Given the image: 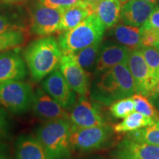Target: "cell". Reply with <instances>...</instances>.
<instances>
[{
	"mask_svg": "<svg viewBox=\"0 0 159 159\" xmlns=\"http://www.w3.org/2000/svg\"><path fill=\"white\" fill-rule=\"evenodd\" d=\"M90 89L91 99L110 106L119 99L135 94L134 82L127 63H119L97 75Z\"/></svg>",
	"mask_w": 159,
	"mask_h": 159,
	"instance_id": "obj_1",
	"label": "cell"
},
{
	"mask_svg": "<svg viewBox=\"0 0 159 159\" xmlns=\"http://www.w3.org/2000/svg\"><path fill=\"white\" fill-rule=\"evenodd\" d=\"M63 52L55 37L45 36L32 41L24 52L31 78L39 82L59 68Z\"/></svg>",
	"mask_w": 159,
	"mask_h": 159,
	"instance_id": "obj_2",
	"label": "cell"
},
{
	"mask_svg": "<svg viewBox=\"0 0 159 159\" xmlns=\"http://www.w3.org/2000/svg\"><path fill=\"white\" fill-rule=\"evenodd\" d=\"M71 124L69 119L47 121L35 130L49 159H71L72 148L70 136Z\"/></svg>",
	"mask_w": 159,
	"mask_h": 159,
	"instance_id": "obj_3",
	"label": "cell"
},
{
	"mask_svg": "<svg viewBox=\"0 0 159 159\" xmlns=\"http://www.w3.org/2000/svg\"><path fill=\"white\" fill-rule=\"evenodd\" d=\"M105 29L96 13H93L77 27L61 33L57 41L63 53H75L102 41Z\"/></svg>",
	"mask_w": 159,
	"mask_h": 159,
	"instance_id": "obj_4",
	"label": "cell"
},
{
	"mask_svg": "<svg viewBox=\"0 0 159 159\" xmlns=\"http://www.w3.org/2000/svg\"><path fill=\"white\" fill-rule=\"evenodd\" d=\"M114 132V128L107 124L89 128H77L71 125V148L80 152L99 150L111 142Z\"/></svg>",
	"mask_w": 159,
	"mask_h": 159,
	"instance_id": "obj_5",
	"label": "cell"
},
{
	"mask_svg": "<svg viewBox=\"0 0 159 159\" xmlns=\"http://www.w3.org/2000/svg\"><path fill=\"white\" fill-rule=\"evenodd\" d=\"M34 91L28 83L19 81L0 83V105L13 114H23L32 107Z\"/></svg>",
	"mask_w": 159,
	"mask_h": 159,
	"instance_id": "obj_6",
	"label": "cell"
},
{
	"mask_svg": "<svg viewBox=\"0 0 159 159\" xmlns=\"http://www.w3.org/2000/svg\"><path fill=\"white\" fill-rule=\"evenodd\" d=\"M30 31L38 36H49L59 32L62 11L51 8L34 0L29 8Z\"/></svg>",
	"mask_w": 159,
	"mask_h": 159,
	"instance_id": "obj_7",
	"label": "cell"
},
{
	"mask_svg": "<svg viewBox=\"0 0 159 159\" xmlns=\"http://www.w3.org/2000/svg\"><path fill=\"white\" fill-rule=\"evenodd\" d=\"M127 64L134 79L136 93L148 98L158 80L151 75L140 49L130 51Z\"/></svg>",
	"mask_w": 159,
	"mask_h": 159,
	"instance_id": "obj_8",
	"label": "cell"
},
{
	"mask_svg": "<svg viewBox=\"0 0 159 159\" xmlns=\"http://www.w3.org/2000/svg\"><path fill=\"white\" fill-rule=\"evenodd\" d=\"M59 70L76 94L87 97L90 91L89 72L79 64L73 53H63Z\"/></svg>",
	"mask_w": 159,
	"mask_h": 159,
	"instance_id": "obj_9",
	"label": "cell"
},
{
	"mask_svg": "<svg viewBox=\"0 0 159 159\" xmlns=\"http://www.w3.org/2000/svg\"><path fill=\"white\" fill-rule=\"evenodd\" d=\"M41 85L45 92L66 110L72 108L77 102L76 92L58 69L46 77Z\"/></svg>",
	"mask_w": 159,
	"mask_h": 159,
	"instance_id": "obj_10",
	"label": "cell"
},
{
	"mask_svg": "<svg viewBox=\"0 0 159 159\" xmlns=\"http://www.w3.org/2000/svg\"><path fill=\"white\" fill-rule=\"evenodd\" d=\"M69 114L71 125L77 128H89L107 124L98 105L90 102L86 97L80 96Z\"/></svg>",
	"mask_w": 159,
	"mask_h": 159,
	"instance_id": "obj_11",
	"label": "cell"
},
{
	"mask_svg": "<svg viewBox=\"0 0 159 159\" xmlns=\"http://www.w3.org/2000/svg\"><path fill=\"white\" fill-rule=\"evenodd\" d=\"M32 110L35 116L47 121L56 119H69V114L54 99L43 90L37 88L33 94Z\"/></svg>",
	"mask_w": 159,
	"mask_h": 159,
	"instance_id": "obj_12",
	"label": "cell"
},
{
	"mask_svg": "<svg viewBox=\"0 0 159 159\" xmlns=\"http://www.w3.org/2000/svg\"><path fill=\"white\" fill-rule=\"evenodd\" d=\"M27 69L17 49L0 52V83L23 80L28 73Z\"/></svg>",
	"mask_w": 159,
	"mask_h": 159,
	"instance_id": "obj_13",
	"label": "cell"
},
{
	"mask_svg": "<svg viewBox=\"0 0 159 159\" xmlns=\"http://www.w3.org/2000/svg\"><path fill=\"white\" fill-rule=\"evenodd\" d=\"M112 156L116 159H159V146L125 137L117 144Z\"/></svg>",
	"mask_w": 159,
	"mask_h": 159,
	"instance_id": "obj_14",
	"label": "cell"
},
{
	"mask_svg": "<svg viewBox=\"0 0 159 159\" xmlns=\"http://www.w3.org/2000/svg\"><path fill=\"white\" fill-rule=\"evenodd\" d=\"M130 49L119 43L107 42L101 45L94 68V75L102 74L117 64L127 63Z\"/></svg>",
	"mask_w": 159,
	"mask_h": 159,
	"instance_id": "obj_15",
	"label": "cell"
},
{
	"mask_svg": "<svg viewBox=\"0 0 159 159\" xmlns=\"http://www.w3.org/2000/svg\"><path fill=\"white\" fill-rule=\"evenodd\" d=\"M157 7L156 4L143 0H129L122 6L120 19L124 25L140 28L147 22Z\"/></svg>",
	"mask_w": 159,
	"mask_h": 159,
	"instance_id": "obj_16",
	"label": "cell"
},
{
	"mask_svg": "<svg viewBox=\"0 0 159 159\" xmlns=\"http://www.w3.org/2000/svg\"><path fill=\"white\" fill-rule=\"evenodd\" d=\"M96 5L81 0L75 5L62 11L59 32L68 31L80 25L89 16L95 13Z\"/></svg>",
	"mask_w": 159,
	"mask_h": 159,
	"instance_id": "obj_17",
	"label": "cell"
},
{
	"mask_svg": "<svg viewBox=\"0 0 159 159\" xmlns=\"http://www.w3.org/2000/svg\"><path fill=\"white\" fill-rule=\"evenodd\" d=\"M14 152L15 159H49L42 144L32 135L18 137Z\"/></svg>",
	"mask_w": 159,
	"mask_h": 159,
	"instance_id": "obj_18",
	"label": "cell"
},
{
	"mask_svg": "<svg viewBox=\"0 0 159 159\" xmlns=\"http://www.w3.org/2000/svg\"><path fill=\"white\" fill-rule=\"evenodd\" d=\"M120 0H102L96 5L95 13L106 29L114 27L120 19Z\"/></svg>",
	"mask_w": 159,
	"mask_h": 159,
	"instance_id": "obj_19",
	"label": "cell"
},
{
	"mask_svg": "<svg viewBox=\"0 0 159 159\" xmlns=\"http://www.w3.org/2000/svg\"><path fill=\"white\" fill-rule=\"evenodd\" d=\"M112 36L119 43L131 50L142 47V34L139 27L126 25H119L112 30Z\"/></svg>",
	"mask_w": 159,
	"mask_h": 159,
	"instance_id": "obj_20",
	"label": "cell"
},
{
	"mask_svg": "<svg viewBox=\"0 0 159 159\" xmlns=\"http://www.w3.org/2000/svg\"><path fill=\"white\" fill-rule=\"evenodd\" d=\"M156 122L151 117L146 116L136 111L129 114L124 118L122 122L115 125L113 128L116 133H129L152 125Z\"/></svg>",
	"mask_w": 159,
	"mask_h": 159,
	"instance_id": "obj_21",
	"label": "cell"
},
{
	"mask_svg": "<svg viewBox=\"0 0 159 159\" xmlns=\"http://www.w3.org/2000/svg\"><path fill=\"white\" fill-rule=\"evenodd\" d=\"M101 47V41L93 43L84 49L73 53L76 57L79 64L85 69L87 72L95 68L99 52Z\"/></svg>",
	"mask_w": 159,
	"mask_h": 159,
	"instance_id": "obj_22",
	"label": "cell"
},
{
	"mask_svg": "<svg viewBox=\"0 0 159 159\" xmlns=\"http://www.w3.org/2000/svg\"><path fill=\"white\" fill-rule=\"evenodd\" d=\"M127 138L159 146V121L139 130L128 133Z\"/></svg>",
	"mask_w": 159,
	"mask_h": 159,
	"instance_id": "obj_23",
	"label": "cell"
},
{
	"mask_svg": "<svg viewBox=\"0 0 159 159\" xmlns=\"http://www.w3.org/2000/svg\"><path fill=\"white\" fill-rule=\"evenodd\" d=\"M25 31L16 30L0 33V52L9 49H16L25 43Z\"/></svg>",
	"mask_w": 159,
	"mask_h": 159,
	"instance_id": "obj_24",
	"label": "cell"
},
{
	"mask_svg": "<svg viewBox=\"0 0 159 159\" xmlns=\"http://www.w3.org/2000/svg\"><path fill=\"white\" fill-rule=\"evenodd\" d=\"M135 111V103L132 97L121 99L110 105V112L117 119H124Z\"/></svg>",
	"mask_w": 159,
	"mask_h": 159,
	"instance_id": "obj_25",
	"label": "cell"
},
{
	"mask_svg": "<svg viewBox=\"0 0 159 159\" xmlns=\"http://www.w3.org/2000/svg\"><path fill=\"white\" fill-rule=\"evenodd\" d=\"M148 68L155 79L159 80V51L155 47H142L140 48Z\"/></svg>",
	"mask_w": 159,
	"mask_h": 159,
	"instance_id": "obj_26",
	"label": "cell"
},
{
	"mask_svg": "<svg viewBox=\"0 0 159 159\" xmlns=\"http://www.w3.org/2000/svg\"><path fill=\"white\" fill-rule=\"evenodd\" d=\"M16 30L25 31L22 20L16 15H9L0 10V33Z\"/></svg>",
	"mask_w": 159,
	"mask_h": 159,
	"instance_id": "obj_27",
	"label": "cell"
},
{
	"mask_svg": "<svg viewBox=\"0 0 159 159\" xmlns=\"http://www.w3.org/2000/svg\"><path fill=\"white\" fill-rule=\"evenodd\" d=\"M132 97L135 103V111L144 116L151 117L156 121H159L158 111L146 97L136 94Z\"/></svg>",
	"mask_w": 159,
	"mask_h": 159,
	"instance_id": "obj_28",
	"label": "cell"
},
{
	"mask_svg": "<svg viewBox=\"0 0 159 159\" xmlns=\"http://www.w3.org/2000/svg\"><path fill=\"white\" fill-rule=\"evenodd\" d=\"M140 30L142 34V47H155L159 43L158 29L141 27Z\"/></svg>",
	"mask_w": 159,
	"mask_h": 159,
	"instance_id": "obj_29",
	"label": "cell"
},
{
	"mask_svg": "<svg viewBox=\"0 0 159 159\" xmlns=\"http://www.w3.org/2000/svg\"><path fill=\"white\" fill-rule=\"evenodd\" d=\"M39 1L47 7L63 11L78 3L81 0H39Z\"/></svg>",
	"mask_w": 159,
	"mask_h": 159,
	"instance_id": "obj_30",
	"label": "cell"
},
{
	"mask_svg": "<svg viewBox=\"0 0 159 159\" xmlns=\"http://www.w3.org/2000/svg\"><path fill=\"white\" fill-rule=\"evenodd\" d=\"M9 117L5 109L0 108V144L7 139L9 135Z\"/></svg>",
	"mask_w": 159,
	"mask_h": 159,
	"instance_id": "obj_31",
	"label": "cell"
},
{
	"mask_svg": "<svg viewBox=\"0 0 159 159\" xmlns=\"http://www.w3.org/2000/svg\"><path fill=\"white\" fill-rule=\"evenodd\" d=\"M142 27V28H155L159 30V8L158 7L154 10L147 22Z\"/></svg>",
	"mask_w": 159,
	"mask_h": 159,
	"instance_id": "obj_32",
	"label": "cell"
},
{
	"mask_svg": "<svg viewBox=\"0 0 159 159\" xmlns=\"http://www.w3.org/2000/svg\"><path fill=\"white\" fill-rule=\"evenodd\" d=\"M148 99L154 105L155 108L159 111V80Z\"/></svg>",
	"mask_w": 159,
	"mask_h": 159,
	"instance_id": "obj_33",
	"label": "cell"
},
{
	"mask_svg": "<svg viewBox=\"0 0 159 159\" xmlns=\"http://www.w3.org/2000/svg\"><path fill=\"white\" fill-rule=\"evenodd\" d=\"M0 159H13L4 144H0Z\"/></svg>",
	"mask_w": 159,
	"mask_h": 159,
	"instance_id": "obj_34",
	"label": "cell"
},
{
	"mask_svg": "<svg viewBox=\"0 0 159 159\" xmlns=\"http://www.w3.org/2000/svg\"><path fill=\"white\" fill-rule=\"evenodd\" d=\"M21 1H23V0H0V3L11 4V3L19 2H21Z\"/></svg>",
	"mask_w": 159,
	"mask_h": 159,
	"instance_id": "obj_35",
	"label": "cell"
},
{
	"mask_svg": "<svg viewBox=\"0 0 159 159\" xmlns=\"http://www.w3.org/2000/svg\"><path fill=\"white\" fill-rule=\"evenodd\" d=\"M83 1L87 2H89L91 4H94V5H97V3L99 2L100 1H102V0H83Z\"/></svg>",
	"mask_w": 159,
	"mask_h": 159,
	"instance_id": "obj_36",
	"label": "cell"
},
{
	"mask_svg": "<svg viewBox=\"0 0 159 159\" xmlns=\"http://www.w3.org/2000/svg\"><path fill=\"white\" fill-rule=\"evenodd\" d=\"M143 1L148 2H150V3L156 4V5H157V3H158V0H143Z\"/></svg>",
	"mask_w": 159,
	"mask_h": 159,
	"instance_id": "obj_37",
	"label": "cell"
},
{
	"mask_svg": "<svg viewBox=\"0 0 159 159\" xmlns=\"http://www.w3.org/2000/svg\"><path fill=\"white\" fill-rule=\"evenodd\" d=\"M155 47H156V48L158 49V50L159 51V43H158V44H156V46H155Z\"/></svg>",
	"mask_w": 159,
	"mask_h": 159,
	"instance_id": "obj_38",
	"label": "cell"
},
{
	"mask_svg": "<svg viewBox=\"0 0 159 159\" xmlns=\"http://www.w3.org/2000/svg\"><path fill=\"white\" fill-rule=\"evenodd\" d=\"M129 0H120V2H128Z\"/></svg>",
	"mask_w": 159,
	"mask_h": 159,
	"instance_id": "obj_39",
	"label": "cell"
},
{
	"mask_svg": "<svg viewBox=\"0 0 159 159\" xmlns=\"http://www.w3.org/2000/svg\"><path fill=\"white\" fill-rule=\"evenodd\" d=\"M158 7L159 8V0H158Z\"/></svg>",
	"mask_w": 159,
	"mask_h": 159,
	"instance_id": "obj_40",
	"label": "cell"
}]
</instances>
